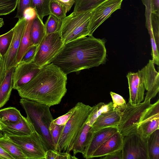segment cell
<instances>
[{
	"instance_id": "cb8c5ba5",
	"label": "cell",
	"mask_w": 159,
	"mask_h": 159,
	"mask_svg": "<svg viewBox=\"0 0 159 159\" xmlns=\"http://www.w3.org/2000/svg\"><path fill=\"white\" fill-rule=\"evenodd\" d=\"M23 117L19 110L15 107H9L0 110V120L5 123H15Z\"/></svg>"
},
{
	"instance_id": "d6a6232c",
	"label": "cell",
	"mask_w": 159,
	"mask_h": 159,
	"mask_svg": "<svg viewBox=\"0 0 159 159\" xmlns=\"http://www.w3.org/2000/svg\"><path fill=\"white\" fill-rule=\"evenodd\" d=\"M18 0H0V16L9 14L17 7Z\"/></svg>"
},
{
	"instance_id": "5b68a950",
	"label": "cell",
	"mask_w": 159,
	"mask_h": 159,
	"mask_svg": "<svg viewBox=\"0 0 159 159\" xmlns=\"http://www.w3.org/2000/svg\"><path fill=\"white\" fill-rule=\"evenodd\" d=\"M93 10L78 12L73 11L62 20L59 32L63 44L88 36Z\"/></svg>"
},
{
	"instance_id": "e575fe53",
	"label": "cell",
	"mask_w": 159,
	"mask_h": 159,
	"mask_svg": "<svg viewBox=\"0 0 159 159\" xmlns=\"http://www.w3.org/2000/svg\"><path fill=\"white\" fill-rule=\"evenodd\" d=\"M76 159L75 156L71 155L70 153L60 152L55 149H49L47 151L46 159Z\"/></svg>"
},
{
	"instance_id": "52a82bcc",
	"label": "cell",
	"mask_w": 159,
	"mask_h": 159,
	"mask_svg": "<svg viewBox=\"0 0 159 159\" xmlns=\"http://www.w3.org/2000/svg\"><path fill=\"white\" fill-rule=\"evenodd\" d=\"M122 111L120 123L117 126L118 131L124 136L136 131L144 114L151 106L150 101H144L135 105L127 103Z\"/></svg>"
},
{
	"instance_id": "2e32d148",
	"label": "cell",
	"mask_w": 159,
	"mask_h": 159,
	"mask_svg": "<svg viewBox=\"0 0 159 159\" xmlns=\"http://www.w3.org/2000/svg\"><path fill=\"white\" fill-rule=\"evenodd\" d=\"M0 125L4 135H28L35 130L29 120L24 116L19 122L15 123H7L0 120Z\"/></svg>"
},
{
	"instance_id": "9c48e42d",
	"label": "cell",
	"mask_w": 159,
	"mask_h": 159,
	"mask_svg": "<svg viewBox=\"0 0 159 159\" xmlns=\"http://www.w3.org/2000/svg\"><path fill=\"white\" fill-rule=\"evenodd\" d=\"M123 159H149L147 139L136 131L124 136Z\"/></svg>"
},
{
	"instance_id": "3957f363",
	"label": "cell",
	"mask_w": 159,
	"mask_h": 159,
	"mask_svg": "<svg viewBox=\"0 0 159 159\" xmlns=\"http://www.w3.org/2000/svg\"><path fill=\"white\" fill-rule=\"evenodd\" d=\"M75 109L61 129L57 151L68 153L72 151L74 144L87 120L93 107L79 102Z\"/></svg>"
},
{
	"instance_id": "7402d4cb",
	"label": "cell",
	"mask_w": 159,
	"mask_h": 159,
	"mask_svg": "<svg viewBox=\"0 0 159 159\" xmlns=\"http://www.w3.org/2000/svg\"><path fill=\"white\" fill-rule=\"evenodd\" d=\"M32 20H27L17 54V64L20 61L27 51L34 45L31 40L30 35V29Z\"/></svg>"
},
{
	"instance_id": "ee69618b",
	"label": "cell",
	"mask_w": 159,
	"mask_h": 159,
	"mask_svg": "<svg viewBox=\"0 0 159 159\" xmlns=\"http://www.w3.org/2000/svg\"><path fill=\"white\" fill-rule=\"evenodd\" d=\"M3 61L0 56V85L2 82L6 75L4 68Z\"/></svg>"
},
{
	"instance_id": "d4e9b609",
	"label": "cell",
	"mask_w": 159,
	"mask_h": 159,
	"mask_svg": "<svg viewBox=\"0 0 159 159\" xmlns=\"http://www.w3.org/2000/svg\"><path fill=\"white\" fill-rule=\"evenodd\" d=\"M149 159H159V129L147 139Z\"/></svg>"
},
{
	"instance_id": "681fc988",
	"label": "cell",
	"mask_w": 159,
	"mask_h": 159,
	"mask_svg": "<svg viewBox=\"0 0 159 159\" xmlns=\"http://www.w3.org/2000/svg\"></svg>"
},
{
	"instance_id": "d6986e66",
	"label": "cell",
	"mask_w": 159,
	"mask_h": 159,
	"mask_svg": "<svg viewBox=\"0 0 159 159\" xmlns=\"http://www.w3.org/2000/svg\"><path fill=\"white\" fill-rule=\"evenodd\" d=\"M152 47L151 55L154 64L159 65V14L152 12L151 28L148 30Z\"/></svg>"
},
{
	"instance_id": "74e56055",
	"label": "cell",
	"mask_w": 159,
	"mask_h": 159,
	"mask_svg": "<svg viewBox=\"0 0 159 159\" xmlns=\"http://www.w3.org/2000/svg\"><path fill=\"white\" fill-rule=\"evenodd\" d=\"M32 0H18L17 11L15 18L19 19L23 17L24 12L26 9L30 7Z\"/></svg>"
},
{
	"instance_id": "f35d334b",
	"label": "cell",
	"mask_w": 159,
	"mask_h": 159,
	"mask_svg": "<svg viewBox=\"0 0 159 159\" xmlns=\"http://www.w3.org/2000/svg\"><path fill=\"white\" fill-rule=\"evenodd\" d=\"M38 45H33L26 52L20 62L26 63L33 62Z\"/></svg>"
},
{
	"instance_id": "7dc6e473",
	"label": "cell",
	"mask_w": 159,
	"mask_h": 159,
	"mask_svg": "<svg viewBox=\"0 0 159 159\" xmlns=\"http://www.w3.org/2000/svg\"><path fill=\"white\" fill-rule=\"evenodd\" d=\"M4 25V22L3 19L0 18V28Z\"/></svg>"
},
{
	"instance_id": "44dd1931",
	"label": "cell",
	"mask_w": 159,
	"mask_h": 159,
	"mask_svg": "<svg viewBox=\"0 0 159 159\" xmlns=\"http://www.w3.org/2000/svg\"><path fill=\"white\" fill-rule=\"evenodd\" d=\"M30 35L34 45L39 44L46 35L44 24L37 15L32 20Z\"/></svg>"
},
{
	"instance_id": "836d02e7",
	"label": "cell",
	"mask_w": 159,
	"mask_h": 159,
	"mask_svg": "<svg viewBox=\"0 0 159 159\" xmlns=\"http://www.w3.org/2000/svg\"><path fill=\"white\" fill-rule=\"evenodd\" d=\"M50 14H52L58 19L62 20L66 16L67 12L65 7L53 0L50 3Z\"/></svg>"
},
{
	"instance_id": "7c38bea8",
	"label": "cell",
	"mask_w": 159,
	"mask_h": 159,
	"mask_svg": "<svg viewBox=\"0 0 159 159\" xmlns=\"http://www.w3.org/2000/svg\"><path fill=\"white\" fill-rule=\"evenodd\" d=\"M152 59L141 70L145 89L147 92L144 101H150L159 91V73L156 71Z\"/></svg>"
},
{
	"instance_id": "f546056e",
	"label": "cell",
	"mask_w": 159,
	"mask_h": 159,
	"mask_svg": "<svg viewBox=\"0 0 159 159\" xmlns=\"http://www.w3.org/2000/svg\"><path fill=\"white\" fill-rule=\"evenodd\" d=\"M61 20L52 14L49 15L44 24L46 34L58 32L61 25Z\"/></svg>"
},
{
	"instance_id": "6da1fadb",
	"label": "cell",
	"mask_w": 159,
	"mask_h": 159,
	"mask_svg": "<svg viewBox=\"0 0 159 159\" xmlns=\"http://www.w3.org/2000/svg\"><path fill=\"white\" fill-rule=\"evenodd\" d=\"M106 54L103 39L87 36L64 44L51 63L66 75L79 74L82 70L104 63Z\"/></svg>"
},
{
	"instance_id": "bcb514c9",
	"label": "cell",
	"mask_w": 159,
	"mask_h": 159,
	"mask_svg": "<svg viewBox=\"0 0 159 159\" xmlns=\"http://www.w3.org/2000/svg\"><path fill=\"white\" fill-rule=\"evenodd\" d=\"M152 12L159 14V0H152Z\"/></svg>"
},
{
	"instance_id": "83f0119b",
	"label": "cell",
	"mask_w": 159,
	"mask_h": 159,
	"mask_svg": "<svg viewBox=\"0 0 159 159\" xmlns=\"http://www.w3.org/2000/svg\"><path fill=\"white\" fill-rule=\"evenodd\" d=\"M107 0H75L73 11L82 12L93 10Z\"/></svg>"
},
{
	"instance_id": "f6af8a7d",
	"label": "cell",
	"mask_w": 159,
	"mask_h": 159,
	"mask_svg": "<svg viewBox=\"0 0 159 159\" xmlns=\"http://www.w3.org/2000/svg\"><path fill=\"white\" fill-rule=\"evenodd\" d=\"M0 159H14V158L0 146Z\"/></svg>"
},
{
	"instance_id": "f1b7e54d",
	"label": "cell",
	"mask_w": 159,
	"mask_h": 159,
	"mask_svg": "<svg viewBox=\"0 0 159 159\" xmlns=\"http://www.w3.org/2000/svg\"><path fill=\"white\" fill-rule=\"evenodd\" d=\"M51 0H32L30 7L35 9L37 16L42 20L50 14V3Z\"/></svg>"
},
{
	"instance_id": "484cf974",
	"label": "cell",
	"mask_w": 159,
	"mask_h": 159,
	"mask_svg": "<svg viewBox=\"0 0 159 159\" xmlns=\"http://www.w3.org/2000/svg\"><path fill=\"white\" fill-rule=\"evenodd\" d=\"M159 119H154L139 125L136 132L142 137L147 139L155 130L159 129Z\"/></svg>"
},
{
	"instance_id": "ba28073f",
	"label": "cell",
	"mask_w": 159,
	"mask_h": 159,
	"mask_svg": "<svg viewBox=\"0 0 159 159\" xmlns=\"http://www.w3.org/2000/svg\"><path fill=\"white\" fill-rule=\"evenodd\" d=\"M63 44L59 31L46 35L38 45L33 62L40 67L51 63Z\"/></svg>"
},
{
	"instance_id": "8992f818",
	"label": "cell",
	"mask_w": 159,
	"mask_h": 159,
	"mask_svg": "<svg viewBox=\"0 0 159 159\" xmlns=\"http://www.w3.org/2000/svg\"><path fill=\"white\" fill-rule=\"evenodd\" d=\"M4 136L20 147L27 159H46L48 149L42 137L35 130L28 135Z\"/></svg>"
},
{
	"instance_id": "4316f807",
	"label": "cell",
	"mask_w": 159,
	"mask_h": 159,
	"mask_svg": "<svg viewBox=\"0 0 159 159\" xmlns=\"http://www.w3.org/2000/svg\"><path fill=\"white\" fill-rule=\"evenodd\" d=\"M91 127L86 122L73 146L72 151L74 156L79 153H84L88 134Z\"/></svg>"
},
{
	"instance_id": "5bb4252c",
	"label": "cell",
	"mask_w": 159,
	"mask_h": 159,
	"mask_svg": "<svg viewBox=\"0 0 159 159\" xmlns=\"http://www.w3.org/2000/svg\"><path fill=\"white\" fill-rule=\"evenodd\" d=\"M126 77L129 94L128 103L133 105L141 102L144 100L145 89L140 70L128 73Z\"/></svg>"
},
{
	"instance_id": "e0dca14e",
	"label": "cell",
	"mask_w": 159,
	"mask_h": 159,
	"mask_svg": "<svg viewBox=\"0 0 159 159\" xmlns=\"http://www.w3.org/2000/svg\"><path fill=\"white\" fill-rule=\"evenodd\" d=\"M122 111L117 109L101 113L97 118L89 131L93 133L105 128L117 127L120 122Z\"/></svg>"
},
{
	"instance_id": "ac0fdd59",
	"label": "cell",
	"mask_w": 159,
	"mask_h": 159,
	"mask_svg": "<svg viewBox=\"0 0 159 159\" xmlns=\"http://www.w3.org/2000/svg\"><path fill=\"white\" fill-rule=\"evenodd\" d=\"M124 136L118 131L107 139L94 152L92 158L101 157L122 149Z\"/></svg>"
},
{
	"instance_id": "9a60e30c",
	"label": "cell",
	"mask_w": 159,
	"mask_h": 159,
	"mask_svg": "<svg viewBox=\"0 0 159 159\" xmlns=\"http://www.w3.org/2000/svg\"><path fill=\"white\" fill-rule=\"evenodd\" d=\"M118 131L117 127L105 128L92 133L82 155L87 159L92 158L95 151L107 139Z\"/></svg>"
},
{
	"instance_id": "60d3db41",
	"label": "cell",
	"mask_w": 159,
	"mask_h": 159,
	"mask_svg": "<svg viewBox=\"0 0 159 159\" xmlns=\"http://www.w3.org/2000/svg\"><path fill=\"white\" fill-rule=\"evenodd\" d=\"M37 14L35 9L29 7L25 9L23 14V17L27 20H33L37 16Z\"/></svg>"
},
{
	"instance_id": "7a4b0ae2",
	"label": "cell",
	"mask_w": 159,
	"mask_h": 159,
	"mask_svg": "<svg viewBox=\"0 0 159 159\" xmlns=\"http://www.w3.org/2000/svg\"><path fill=\"white\" fill-rule=\"evenodd\" d=\"M67 75L51 63L41 67L29 82L17 90L18 94L21 98L49 107L58 104L67 91Z\"/></svg>"
},
{
	"instance_id": "277c9868",
	"label": "cell",
	"mask_w": 159,
	"mask_h": 159,
	"mask_svg": "<svg viewBox=\"0 0 159 159\" xmlns=\"http://www.w3.org/2000/svg\"><path fill=\"white\" fill-rule=\"evenodd\" d=\"M20 103L34 130L42 137L48 149H54L49 127L54 119L49 107L36 102L21 98Z\"/></svg>"
},
{
	"instance_id": "4fadbf2b",
	"label": "cell",
	"mask_w": 159,
	"mask_h": 159,
	"mask_svg": "<svg viewBox=\"0 0 159 159\" xmlns=\"http://www.w3.org/2000/svg\"><path fill=\"white\" fill-rule=\"evenodd\" d=\"M40 68L34 62L18 63L13 75V89L17 91L26 84L38 73Z\"/></svg>"
},
{
	"instance_id": "30bf717a",
	"label": "cell",
	"mask_w": 159,
	"mask_h": 159,
	"mask_svg": "<svg viewBox=\"0 0 159 159\" xmlns=\"http://www.w3.org/2000/svg\"><path fill=\"white\" fill-rule=\"evenodd\" d=\"M123 0H107L93 10L90 21L89 35L96 29L116 11L121 8Z\"/></svg>"
},
{
	"instance_id": "603a6c76",
	"label": "cell",
	"mask_w": 159,
	"mask_h": 159,
	"mask_svg": "<svg viewBox=\"0 0 159 159\" xmlns=\"http://www.w3.org/2000/svg\"><path fill=\"white\" fill-rule=\"evenodd\" d=\"M0 146L14 159H27L20 147L7 136L0 138Z\"/></svg>"
},
{
	"instance_id": "ab89813d",
	"label": "cell",
	"mask_w": 159,
	"mask_h": 159,
	"mask_svg": "<svg viewBox=\"0 0 159 159\" xmlns=\"http://www.w3.org/2000/svg\"><path fill=\"white\" fill-rule=\"evenodd\" d=\"M75 108L76 107L75 106L66 114L58 117L55 119H53L52 121L53 122L58 125H64L73 114Z\"/></svg>"
},
{
	"instance_id": "4dcf8cb0",
	"label": "cell",
	"mask_w": 159,
	"mask_h": 159,
	"mask_svg": "<svg viewBox=\"0 0 159 159\" xmlns=\"http://www.w3.org/2000/svg\"><path fill=\"white\" fill-rule=\"evenodd\" d=\"M13 29L0 35V55L3 57L7 53L11 45L13 35Z\"/></svg>"
},
{
	"instance_id": "d590c367",
	"label": "cell",
	"mask_w": 159,
	"mask_h": 159,
	"mask_svg": "<svg viewBox=\"0 0 159 159\" xmlns=\"http://www.w3.org/2000/svg\"><path fill=\"white\" fill-rule=\"evenodd\" d=\"M64 125L54 123L52 121L49 127V131L54 145V149L57 151V146L61 131Z\"/></svg>"
},
{
	"instance_id": "c3c4849f",
	"label": "cell",
	"mask_w": 159,
	"mask_h": 159,
	"mask_svg": "<svg viewBox=\"0 0 159 159\" xmlns=\"http://www.w3.org/2000/svg\"><path fill=\"white\" fill-rule=\"evenodd\" d=\"M4 136L3 134V132L2 131L1 126L0 125V138H1L2 137H3Z\"/></svg>"
},
{
	"instance_id": "ffe728a7",
	"label": "cell",
	"mask_w": 159,
	"mask_h": 159,
	"mask_svg": "<svg viewBox=\"0 0 159 159\" xmlns=\"http://www.w3.org/2000/svg\"><path fill=\"white\" fill-rule=\"evenodd\" d=\"M15 68V66L13 67L6 72L0 85V108L3 107L9 99L13 89L12 77Z\"/></svg>"
},
{
	"instance_id": "8d00e7d4",
	"label": "cell",
	"mask_w": 159,
	"mask_h": 159,
	"mask_svg": "<svg viewBox=\"0 0 159 159\" xmlns=\"http://www.w3.org/2000/svg\"><path fill=\"white\" fill-rule=\"evenodd\" d=\"M110 94L115 108L123 111L127 106L124 99L121 95L112 92H110Z\"/></svg>"
},
{
	"instance_id": "8fae6325",
	"label": "cell",
	"mask_w": 159,
	"mask_h": 159,
	"mask_svg": "<svg viewBox=\"0 0 159 159\" xmlns=\"http://www.w3.org/2000/svg\"><path fill=\"white\" fill-rule=\"evenodd\" d=\"M26 21V18L23 17L19 19L13 28V35L11 45L7 53L2 57L6 74L11 68L16 66L17 64V54Z\"/></svg>"
},
{
	"instance_id": "7bdbcfd3",
	"label": "cell",
	"mask_w": 159,
	"mask_h": 159,
	"mask_svg": "<svg viewBox=\"0 0 159 159\" xmlns=\"http://www.w3.org/2000/svg\"><path fill=\"white\" fill-rule=\"evenodd\" d=\"M103 159H123L122 149L101 157Z\"/></svg>"
},
{
	"instance_id": "b9f144b4",
	"label": "cell",
	"mask_w": 159,
	"mask_h": 159,
	"mask_svg": "<svg viewBox=\"0 0 159 159\" xmlns=\"http://www.w3.org/2000/svg\"><path fill=\"white\" fill-rule=\"evenodd\" d=\"M63 6L67 12L71 9L75 0H53Z\"/></svg>"
},
{
	"instance_id": "1f68e13d",
	"label": "cell",
	"mask_w": 159,
	"mask_h": 159,
	"mask_svg": "<svg viewBox=\"0 0 159 159\" xmlns=\"http://www.w3.org/2000/svg\"><path fill=\"white\" fill-rule=\"evenodd\" d=\"M154 119H159V99L154 104H152L151 106L147 110L143 116L139 125Z\"/></svg>"
}]
</instances>
